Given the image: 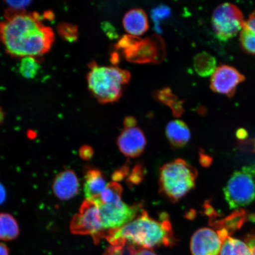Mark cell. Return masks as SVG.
Segmentation results:
<instances>
[{"label": "cell", "instance_id": "1", "mask_svg": "<svg viewBox=\"0 0 255 255\" xmlns=\"http://www.w3.org/2000/svg\"><path fill=\"white\" fill-rule=\"evenodd\" d=\"M55 38L52 28L37 14L11 12L0 21V41L11 56L23 58L43 55L52 47Z\"/></svg>", "mask_w": 255, "mask_h": 255}, {"label": "cell", "instance_id": "2", "mask_svg": "<svg viewBox=\"0 0 255 255\" xmlns=\"http://www.w3.org/2000/svg\"><path fill=\"white\" fill-rule=\"evenodd\" d=\"M105 238L111 246L124 247L130 244L148 250L173 246L176 241L166 213H161L157 221L149 217L144 210L123 227L107 232Z\"/></svg>", "mask_w": 255, "mask_h": 255}, {"label": "cell", "instance_id": "3", "mask_svg": "<svg viewBox=\"0 0 255 255\" xmlns=\"http://www.w3.org/2000/svg\"><path fill=\"white\" fill-rule=\"evenodd\" d=\"M87 76L89 91L99 103H115L120 100L130 79L129 72L116 66H100L95 62L89 65Z\"/></svg>", "mask_w": 255, "mask_h": 255}, {"label": "cell", "instance_id": "4", "mask_svg": "<svg viewBox=\"0 0 255 255\" xmlns=\"http://www.w3.org/2000/svg\"><path fill=\"white\" fill-rule=\"evenodd\" d=\"M197 175L196 169L184 159H175L159 169V190L172 202H177L195 187Z\"/></svg>", "mask_w": 255, "mask_h": 255}, {"label": "cell", "instance_id": "5", "mask_svg": "<svg viewBox=\"0 0 255 255\" xmlns=\"http://www.w3.org/2000/svg\"><path fill=\"white\" fill-rule=\"evenodd\" d=\"M120 48L128 61L136 63H160L166 53L164 41L158 34L144 39L126 35L121 39Z\"/></svg>", "mask_w": 255, "mask_h": 255}, {"label": "cell", "instance_id": "6", "mask_svg": "<svg viewBox=\"0 0 255 255\" xmlns=\"http://www.w3.org/2000/svg\"><path fill=\"white\" fill-rule=\"evenodd\" d=\"M229 208L247 206L255 200V165L234 172L223 189Z\"/></svg>", "mask_w": 255, "mask_h": 255}, {"label": "cell", "instance_id": "7", "mask_svg": "<svg viewBox=\"0 0 255 255\" xmlns=\"http://www.w3.org/2000/svg\"><path fill=\"white\" fill-rule=\"evenodd\" d=\"M245 21L243 13L237 5L223 3L213 11V30L220 40H228L241 31Z\"/></svg>", "mask_w": 255, "mask_h": 255}, {"label": "cell", "instance_id": "8", "mask_svg": "<svg viewBox=\"0 0 255 255\" xmlns=\"http://www.w3.org/2000/svg\"><path fill=\"white\" fill-rule=\"evenodd\" d=\"M70 228L73 234L91 235L95 244L106 235L102 226L98 206L88 200L83 202L78 214L73 216Z\"/></svg>", "mask_w": 255, "mask_h": 255}, {"label": "cell", "instance_id": "9", "mask_svg": "<svg viewBox=\"0 0 255 255\" xmlns=\"http://www.w3.org/2000/svg\"><path fill=\"white\" fill-rule=\"evenodd\" d=\"M98 206L102 226L106 234L107 232L122 228L133 221L141 209L139 204L130 206L122 200Z\"/></svg>", "mask_w": 255, "mask_h": 255}, {"label": "cell", "instance_id": "10", "mask_svg": "<svg viewBox=\"0 0 255 255\" xmlns=\"http://www.w3.org/2000/svg\"><path fill=\"white\" fill-rule=\"evenodd\" d=\"M244 75L234 67L221 65L216 68L210 81L212 90L231 98L234 95L238 86L245 81Z\"/></svg>", "mask_w": 255, "mask_h": 255}, {"label": "cell", "instance_id": "11", "mask_svg": "<svg viewBox=\"0 0 255 255\" xmlns=\"http://www.w3.org/2000/svg\"><path fill=\"white\" fill-rule=\"evenodd\" d=\"M223 240L218 232L209 228H202L194 233L190 242L193 255H219Z\"/></svg>", "mask_w": 255, "mask_h": 255}, {"label": "cell", "instance_id": "12", "mask_svg": "<svg viewBox=\"0 0 255 255\" xmlns=\"http://www.w3.org/2000/svg\"><path fill=\"white\" fill-rule=\"evenodd\" d=\"M117 143L124 155L135 158L144 150L146 141L142 130L135 127L124 128L118 138Z\"/></svg>", "mask_w": 255, "mask_h": 255}, {"label": "cell", "instance_id": "13", "mask_svg": "<svg viewBox=\"0 0 255 255\" xmlns=\"http://www.w3.org/2000/svg\"><path fill=\"white\" fill-rule=\"evenodd\" d=\"M79 188L77 175L71 170L60 172L53 184V192L60 200L72 199L79 193Z\"/></svg>", "mask_w": 255, "mask_h": 255}, {"label": "cell", "instance_id": "14", "mask_svg": "<svg viewBox=\"0 0 255 255\" xmlns=\"http://www.w3.org/2000/svg\"><path fill=\"white\" fill-rule=\"evenodd\" d=\"M84 193L87 200L95 203L107 186L104 175L97 168H88L85 171Z\"/></svg>", "mask_w": 255, "mask_h": 255}, {"label": "cell", "instance_id": "15", "mask_svg": "<svg viewBox=\"0 0 255 255\" xmlns=\"http://www.w3.org/2000/svg\"><path fill=\"white\" fill-rule=\"evenodd\" d=\"M123 25L129 35L136 37L141 36L149 28L147 15L142 9H130L124 15Z\"/></svg>", "mask_w": 255, "mask_h": 255}, {"label": "cell", "instance_id": "16", "mask_svg": "<svg viewBox=\"0 0 255 255\" xmlns=\"http://www.w3.org/2000/svg\"><path fill=\"white\" fill-rule=\"evenodd\" d=\"M165 134L171 145L175 148L183 147L189 142L191 138L189 127L183 121L178 120L168 123Z\"/></svg>", "mask_w": 255, "mask_h": 255}, {"label": "cell", "instance_id": "17", "mask_svg": "<svg viewBox=\"0 0 255 255\" xmlns=\"http://www.w3.org/2000/svg\"><path fill=\"white\" fill-rule=\"evenodd\" d=\"M153 96L159 103L170 107L174 117H179L183 113V101L178 100L176 96L172 93L170 88H165L156 91Z\"/></svg>", "mask_w": 255, "mask_h": 255}, {"label": "cell", "instance_id": "18", "mask_svg": "<svg viewBox=\"0 0 255 255\" xmlns=\"http://www.w3.org/2000/svg\"><path fill=\"white\" fill-rule=\"evenodd\" d=\"M19 235L17 221L8 213H0V239L9 241L14 240Z\"/></svg>", "mask_w": 255, "mask_h": 255}, {"label": "cell", "instance_id": "19", "mask_svg": "<svg viewBox=\"0 0 255 255\" xmlns=\"http://www.w3.org/2000/svg\"><path fill=\"white\" fill-rule=\"evenodd\" d=\"M216 60L210 54L203 52L197 54L194 58V67L201 76L212 75L217 68Z\"/></svg>", "mask_w": 255, "mask_h": 255}, {"label": "cell", "instance_id": "20", "mask_svg": "<svg viewBox=\"0 0 255 255\" xmlns=\"http://www.w3.org/2000/svg\"><path fill=\"white\" fill-rule=\"evenodd\" d=\"M219 255H252V254L245 242L229 236L223 241Z\"/></svg>", "mask_w": 255, "mask_h": 255}, {"label": "cell", "instance_id": "21", "mask_svg": "<svg viewBox=\"0 0 255 255\" xmlns=\"http://www.w3.org/2000/svg\"><path fill=\"white\" fill-rule=\"evenodd\" d=\"M247 217L245 210L238 209L221 222H217L216 226L219 230L225 229L231 235L232 233L240 229L242 225L246 221Z\"/></svg>", "mask_w": 255, "mask_h": 255}, {"label": "cell", "instance_id": "22", "mask_svg": "<svg viewBox=\"0 0 255 255\" xmlns=\"http://www.w3.org/2000/svg\"><path fill=\"white\" fill-rule=\"evenodd\" d=\"M123 187L117 182H111L107 184L102 192L97 202V205L112 203L119 202L122 197Z\"/></svg>", "mask_w": 255, "mask_h": 255}, {"label": "cell", "instance_id": "23", "mask_svg": "<svg viewBox=\"0 0 255 255\" xmlns=\"http://www.w3.org/2000/svg\"><path fill=\"white\" fill-rule=\"evenodd\" d=\"M19 64V72L24 78L33 79L38 74L40 69L39 62L34 57H24L21 58Z\"/></svg>", "mask_w": 255, "mask_h": 255}, {"label": "cell", "instance_id": "24", "mask_svg": "<svg viewBox=\"0 0 255 255\" xmlns=\"http://www.w3.org/2000/svg\"><path fill=\"white\" fill-rule=\"evenodd\" d=\"M170 15L171 9L167 5L160 4L152 9L151 17L154 23L155 30L158 34L162 33L161 21L170 17Z\"/></svg>", "mask_w": 255, "mask_h": 255}, {"label": "cell", "instance_id": "25", "mask_svg": "<svg viewBox=\"0 0 255 255\" xmlns=\"http://www.w3.org/2000/svg\"><path fill=\"white\" fill-rule=\"evenodd\" d=\"M240 32L242 47L245 52L255 55V34L244 26Z\"/></svg>", "mask_w": 255, "mask_h": 255}, {"label": "cell", "instance_id": "26", "mask_svg": "<svg viewBox=\"0 0 255 255\" xmlns=\"http://www.w3.org/2000/svg\"><path fill=\"white\" fill-rule=\"evenodd\" d=\"M60 33L67 41H76L78 39V27L72 24L65 23L60 25Z\"/></svg>", "mask_w": 255, "mask_h": 255}, {"label": "cell", "instance_id": "27", "mask_svg": "<svg viewBox=\"0 0 255 255\" xmlns=\"http://www.w3.org/2000/svg\"><path fill=\"white\" fill-rule=\"evenodd\" d=\"M144 168L142 164L136 165L127 178L128 184L132 187L141 183L144 177Z\"/></svg>", "mask_w": 255, "mask_h": 255}, {"label": "cell", "instance_id": "28", "mask_svg": "<svg viewBox=\"0 0 255 255\" xmlns=\"http://www.w3.org/2000/svg\"><path fill=\"white\" fill-rule=\"evenodd\" d=\"M129 165L128 162H127L126 164H124L123 166L120 167L119 170L114 171V173L112 176V178L114 180V182H118L123 180L129 173Z\"/></svg>", "mask_w": 255, "mask_h": 255}, {"label": "cell", "instance_id": "29", "mask_svg": "<svg viewBox=\"0 0 255 255\" xmlns=\"http://www.w3.org/2000/svg\"><path fill=\"white\" fill-rule=\"evenodd\" d=\"M129 255H158L148 249L136 247L132 245L127 244Z\"/></svg>", "mask_w": 255, "mask_h": 255}, {"label": "cell", "instance_id": "30", "mask_svg": "<svg viewBox=\"0 0 255 255\" xmlns=\"http://www.w3.org/2000/svg\"><path fill=\"white\" fill-rule=\"evenodd\" d=\"M30 1H6L12 12L24 11L23 9L30 4Z\"/></svg>", "mask_w": 255, "mask_h": 255}, {"label": "cell", "instance_id": "31", "mask_svg": "<svg viewBox=\"0 0 255 255\" xmlns=\"http://www.w3.org/2000/svg\"><path fill=\"white\" fill-rule=\"evenodd\" d=\"M94 149L91 146L85 145L80 149L79 154L81 157L85 160H89L93 157Z\"/></svg>", "mask_w": 255, "mask_h": 255}, {"label": "cell", "instance_id": "32", "mask_svg": "<svg viewBox=\"0 0 255 255\" xmlns=\"http://www.w3.org/2000/svg\"><path fill=\"white\" fill-rule=\"evenodd\" d=\"M127 246V245H126ZM126 247L111 246L105 251L104 255H123Z\"/></svg>", "mask_w": 255, "mask_h": 255}, {"label": "cell", "instance_id": "33", "mask_svg": "<svg viewBox=\"0 0 255 255\" xmlns=\"http://www.w3.org/2000/svg\"><path fill=\"white\" fill-rule=\"evenodd\" d=\"M244 26L255 34V10L252 12L248 20L245 21Z\"/></svg>", "mask_w": 255, "mask_h": 255}, {"label": "cell", "instance_id": "34", "mask_svg": "<svg viewBox=\"0 0 255 255\" xmlns=\"http://www.w3.org/2000/svg\"><path fill=\"white\" fill-rule=\"evenodd\" d=\"M245 241L251 250L252 255H255V232L249 235L245 239Z\"/></svg>", "mask_w": 255, "mask_h": 255}, {"label": "cell", "instance_id": "35", "mask_svg": "<svg viewBox=\"0 0 255 255\" xmlns=\"http://www.w3.org/2000/svg\"><path fill=\"white\" fill-rule=\"evenodd\" d=\"M103 29L106 32L107 34L110 38H115L118 36V35L115 31L114 28L110 23H104L103 24Z\"/></svg>", "mask_w": 255, "mask_h": 255}, {"label": "cell", "instance_id": "36", "mask_svg": "<svg viewBox=\"0 0 255 255\" xmlns=\"http://www.w3.org/2000/svg\"><path fill=\"white\" fill-rule=\"evenodd\" d=\"M137 121L135 118L132 117H127L124 120V126L125 128H127L135 127L136 125Z\"/></svg>", "mask_w": 255, "mask_h": 255}, {"label": "cell", "instance_id": "37", "mask_svg": "<svg viewBox=\"0 0 255 255\" xmlns=\"http://www.w3.org/2000/svg\"><path fill=\"white\" fill-rule=\"evenodd\" d=\"M6 196H7V194H6L5 187L0 183V205L5 202Z\"/></svg>", "mask_w": 255, "mask_h": 255}, {"label": "cell", "instance_id": "38", "mask_svg": "<svg viewBox=\"0 0 255 255\" xmlns=\"http://www.w3.org/2000/svg\"><path fill=\"white\" fill-rule=\"evenodd\" d=\"M237 135L239 139H244L247 138L248 133L246 130L241 128L238 130Z\"/></svg>", "mask_w": 255, "mask_h": 255}, {"label": "cell", "instance_id": "39", "mask_svg": "<svg viewBox=\"0 0 255 255\" xmlns=\"http://www.w3.org/2000/svg\"><path fill=\"white\" fill-rule=\"evenodd\" d=\"M0 255H9L8 248L1 242H0Z\"/></svg>", "mask_w": 255, "mask_h": 255}, {"label": "cell", "instance_id": "40", "mask_svg": "<svg viewBox=\"0 0 255 255\" xmlns=\"http://www.w3.org/2000/svg\"><path fill=\"white\" fill-rule=\"evenodd\" d=\"M200 162L203 165H209L211 163L212 160H209V157L205 155H201Z\"/></svg>", "mask_w": 255, "mask_h": 255}, {"label": "cell", "instance_id": "41", "mask_svg": "<svg viewBox=\"0 0 255 255\" xmlns=\"http://www.w3.org/2000/svg\"><path fill=\"white\" fill-rule=\"evenodd\" d=\"M4 114L3 113L2 110L0 108V124L2 122L3 120H4Z\"/></svg>", "mask_w": 255, "mask_h": 255}]
</instances>
